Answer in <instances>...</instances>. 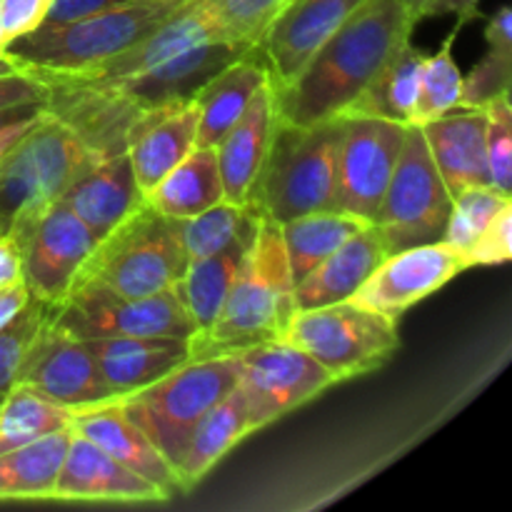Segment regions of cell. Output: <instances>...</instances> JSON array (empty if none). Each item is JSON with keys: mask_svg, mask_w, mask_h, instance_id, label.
Instances as JSON below:
<instances>
[{"mask_svg": "<svg viewBox=\"0 0 512 512\" xmlns=\"http://www.w3.org/2000/svg\"><path fill=\"white\" fill-rule=\"evenodd\" d=\"M415 20L398 0H365L305 63L298 78L275 90L278 118L315 125L345 115L395 50L408 43Z\"/></svg>", "mask_w": 512, "mask_h": 512, "instance_id": "6da1fadb", "label": "cell"}, {"mask_svg": "<svg viewBox=\"0 0 512 512\" xmlns=\"http://www.w3.org/2000/svg\"><path fill=\"white\" fill-rule=\"evenodd\" d=\"M293 288L280 223L260 218L218 318L188 340L190 360L238 355L250 345L280 338L295 313Z\"/></svg>", "mask_w": 512, "mask_h": 512, "instance_id": "7a4b0ae2", "label": "cell"}, {"mask_svg": "<svg viewBox=\"0 0 512 512\" xmlns=\"http://www.w3.org/2000/svg\"><path fill=\"white\" fill-rule=\"evenodd\" d=\"M340 133L343 115L315 125L278 118L248 208L280 225L305 213L335 210Z\"/></svg>", "mask_w": 512, "mask_h": 512, "instance_id": "3957f363", "label": "cell"}, {"mask_svg": "<svg viewBox=\"0 0 512 512\" xmlns=\"http://www.w3.org/2000/svg\"><path fill=\"white\" fill-rule=\"evenodd\" d=\"M188 0H128L115 8L85 15L63 25H40L8 45L25 73L68 75L123 53L160 23L178 13Z\"/></svg>", "mask_w": 512, "mask_h": 512, "instance_id": "277c9868", "label": "cell"}, {"mask_svg": "<svg viewBox=\"0 0 512 512\" xmlns=\"http://www.w3.org/2000/svg\"><path fill=\"white\" fill-rule=\"evenodd\" d=\"M185 265L188 260L173 220L143 203L95 243L75 285L145 298L175 288Z\"/></svg>", "mask_w": 512, "mask_h": 512, "instance_id": "5b68a950", "label": "cell"}, {"mask_svg": "<svg viewBox=\"0 0 512 512\" xmlns=\"http://www.w3.org/2000/svg\"><path fill=\"white\" fill-rule=\"evenodd\" d=\"M95 158L98 155L45 108L0 163V228L13 233L38 218L48 205L58 203L75 175Z\"/></svg>", "mask_w": 512, "mask_h": 512, "instance_id": "8992f818", "label": "cell"}, {"mask_svg": "<svg viewBox=\"0 0 512 512\" xmlns=\"http://www.w3.org/2000/svg\"><path fill=\"white\" fill-rule=\"evenodd\" d=\"M238 385V355L188 360L118 403L170 465H178L195 423Z\"/></svg>", "mask_w": 512, "mask_h": 512, "instance_id": "52a82bcc", "label": "cell"}, {"mask_svg": "<svg viewBox=\"0 0 512 512\" xmlns=\"http://www.w3.org/2000/svg\"><path fill=\"white\" fill-rule=\"evenodd\" d=\"M280 338L308 353L335 383L383 368L400 348L395 320L350 300L295 310Z\"/></svg>", "mask_w": 512, "mask_h": 512, "instance_id": "ba28073f", "label": "cell"}, {"mask_svg": "<svg viewBox=\"0 0 512 512\" xmlns=\"http://www.w3.org/2000/svg\"><path fill=\"white\" fill-rule=\"evenodd\" d=\"M450 208L453 195L435 168L423 128L408 125L398 165L373 218L388 255L443 238Z\"/></svg>", "mask_w": 512, "mask_h": 512, "instance_id": "9c48e42d", "label": "cell"}, {"mask_svg": "<svg viewBox=\"0 0 512 512\" xmlns=\"http://www.w3.org/2000/svg\"><path fill=\"white\" fill-rule=\"evenodd\" d=\"M55 323L75 338H110V335H138V338L190 340L195 328L175 290L123 298L93 285H75L68 298L50 308Z\"/></svg>", "mask_w": 512, "mask_h": 512, "instance_id": "30bf717a", "label": "cell"}, {"mask_svg": "<svg viewBox=\"0 0 512 512\" xmlns=\"http://www.w3.org/2000/svg\"><path fill=\"white\" fill-rule=\"evenodd\" d=\"M330 385H335L330 373L283 338L265 340L238 353V388L253 433L303 408Z\"/></svg>", "mask_w": 512, "mask_h": 512, "instance_id": "8fae6325", "label": "cell"}, {"mask_svg": "<svg viewBox=\"0 0 512 512\" xmlns=\"http://www.w3.org/2000/svg\"><path fill=\"white\" fill-rule=\"evenodd\" d=\"M23 253V283L40 303H63L98 238L65 203H53L23 228L13 230Z\"/></svg>", "mask_w": 512, "mask_h": 512, "instance_id": "7c38bea8", "label": "cell"}, {"mask_svg": "<svg viewBox=\"0 0 512 512\" xmlns=\"http://www.w3.org/2000/svg\"><path fill=\"white\" fill-rule=\"evenodd\" d=\"M405 128L375 115H343L335 210L373 223L398 165Z\"/></svg>", "mask_w": 512, "mask_h": 512, "instance_id": "4fadbf2b", "label": "cell"}, {"mask_svg": "<svg viewBox=\"0 0 512 512\" xmlns=\"http://www.w3.org/2000/svg\"><path fill=\"white\" fill-rule=\"evenodd\" d=\"M15 385L68 410L113 400L85 340L60 328L50 308L20 365Z\"/></svg>", "mask_w": 512, "mask_h": 512, "instance_id": "5bb4252c", "label": "cell"}, {"mask_svg": "<svg viewBox=\"0 0 512 512\" xmlns=\"http://www.w3.org/2000/svg\"><path fill=\"white\" fill-rule=\"evenodd\" d=\"M468 270L463 255L445 240L410 245L385 255L383 263L350 295V303L398 323L413 305L438 293Z\"/></svg>", "mask_w": 512, "mask_h": 512, "instance_id": "9a60e30c", "label": "cell"}, {"mask_svg": "<svg viewBox=\"0 0 512 512\" xmlns=\"http://www.w3.org/2000/svg\"><path fill=\"white\" fill-rule=\"evenodd\" d=\"M365 0H288L258 43L273 88L298 78L320 45L363 5Z\"/></svg>", "mask_w": 512, "mask_h": 512, "instance_id": "2e32d148", "label": "cell"}, {"mask_svg": "<svg viewBox=\"0 0 512 512\" xmlns=\"http://www.w3.org/2000/svg\"><path fill=\"white\" fill-rule=\"evenodd\" d=\"M248 50L250 48L228 43V40H208V43L193 45L153 68L143 70V73L100 80V83H108L143 113H155V110L193 100L215 73H220L225 65L238 60Z\"/></svg>", "mask_w": 512, "mask_h": 512, "instance_id": "e0dca14e", "label": "cell"}, {"mask_svg": "<svg viewBox=\"0 0 512 512\" xmlns=\"http://www.w3.org/2000/svg\"><path fill=\"white\" fill-rule=\"evenodd\" d=\"M73 430V428H70ZM53 500L75 503H168L170 495L110 458L80 433L70 435L55 478Z\"/></svg>", "mask_w": 512, "mask_h": 512, "instance_id": "ac0fdd59", "label": "cell"}, {"mask_svg": "<svg viewBox=\"0 0 512 512\" xmlns=\"http://www.w3.org/2000/svg\"><path fill=\"white\" fill-rule=\"evenodd\" d=\"M70 428L103 448L110 458L123 463L125 468L158 485L170 498L180 493L173 465L155 448L153 440L125 415L118 400H105V403L88 405V408L70 410Z\"/></svg>", "mask_w": 512, "mask_h": 512, "instance_id": "d6986e66", "label": "cell"}, {"mask_svg": "<svg viewBox=\"0 0 512 512\" xmlns=\"http://www.w3.org/2000/svg\"><path fill=\"white\" fill-rule=\"evenodd\" d=\"M208 40H223L220 38L218 23L213 20L210 10L205 8L203 0H188L178 13L170 15L165 23H160L153 33L140 38L123 53L105 58L100 63L90 65V68L78 70V73L58 75V78H75V80H113L125 78V75L143 73V70L153 68V65L163 63V60L173 58V55L183 53V50L193 48V45L208 43ZM48 78V75H43Z\"/></svg>", "mask_w": 512, "mask_h": 512, "instance_id": "ffe728a7", "label": "cell"}, {"mask_svg": "<svg viewBox=\"0 0 512 512\" xmlns=\"http://www.w3.org/2000/svg\"><path fill=\"white\" fill-rule=\"evenodd\" d=\"M85 345L93 353L100 378L113 400L148 388L150 383L165 378L190 360L188 340L178 338L110 335V338H88Z\"/></svg>", "mask_w": 512, "mask_h": 512, "instance_id": "44dd1931", "label": "cell"}, {"mask_svg": "<svg viewBox=\"0 0 512 512\" xmlns=\"http://www.w3.org/2000/svg\"><path fill=\"white\" fill-rule=\"evenodd\" d=\"M60 203L68 205L100 240L138 210L145 195L135 183L128 153H118L85 165L60 195Z\"/></svg>", "mask_w": 512, "mask_h": 512, "instance_id": "7402d4cb", "label": "cell"}, {"mask_svg": "<svg viewBox=\"0 0 512 512\" xmlns=\"http://www.w3.org/2000/svg\"><path fill=\"white\" fill-rule=\"evenodd\" d=\"M275 123H278V108H275V90L268 80L250 100L243 118L213 148L215 158H218L220 180H223V200L248 205L250 188H253L265 153H268Z\"/></svg>", "mask_w": 512, "mask_h": 512, "instance_id": "603a6c76", "label": "cell"}, {"mask_svg": "<svg viewBox=\"0 0 512 512\" xmlns=\"http://www.w3.org/2000/svg\"><path fill=\"white\" fill-rule=\"evenodd\" d=\"M485 125L488 118L483 108H455L420 125L435 168L453 198L473 185H490Z\"/></svg>", "mask_w": 512, "mask_h": 512, "instance_id": "cb8c5ba5", "label": "cell"}, {"mask_svg": "<svg viewBox=\"0 0 512 512\" xmlns=\"http://www.w3.org/2000/svg\"><path fill=\"white\" fill-rule=\"evenodd\" d=\"M385 255L388 250L378 228L373 223L365 225L295 283V310H310L348 300L365 283V278L383 263Z\"/></svg>", "mask_w": 512, "mask_h": 512, "instance_id": "d4e9b609", "label": "cell"}, {"mask_svg": "<svg viewBox=\"0 0 512 512\" xmlns=\"http://www.w3.org/2000/svg\"><path fill=\"white\" fill-rule=\"evenodd\" d=\"M270 80L268 65L258 50H248L215 73L195 95L198 133L195 148H215L225 133L243 118L250 100Z\"/></svg>", "mask_w": 512, "mask_h": 512, "instance_id": "484cf974", "label": "cell"}, {"mask_svg": "<svg viewBox=\"0 0 512 512\" xmlns=\"http://www.w3.org/2000/svg\"><path fill=\"white\" fill-rule=\"evenodd\" d=\"M195 133H198L195 98L158 110L145 120L125 150L140 193L148 195L195 148Z\"/></svg>", "mask_w": 512, "mask_h": 512, "instance_id": "4316f807", "label": "cell"}, {"mask_svg": "<svg viewBox=\"0 0 512 512\" xmlns=\"http://www.w3.org/2000/svg\"><path fill=\"white\" fill-rule=\"evenodd\" d=\"M253 433L250 430L248 410L240 388L235 385L223 400L213 405L203 418L195 423L183 455L175 465V478H178L180 493L193 490L235 445Z\"/></svg>", "mask_w": 512, "mask_h": 512, "instance_id": "83f0119b", "label": "cell"}, {"mask_svg": "<svg viewBox=\"0 0 512 512\" xmlns=\"http://www.w3.org/2000/svg\"><path fill=\"white\" fill-rule=\"evenodd\" d=\"M223 200L213 148H193L148 195L145 203L170 220H185Z\"/></svg>", "mask_w": 512, "mask_h": 512, "instance_id": "f1b7e54d", "label": "cell"}, {"mask_svg": "<svg viewBox=\"0 0 512 512\" xmlns=\"http://www.w3.org/2000/svg\"><path fill=\"white\" fill-rule=\"evenodd\" d=\"M253 238L185 265L183 275H180L173 290L180 303H183L190 323H193V335L205 333L215 323L225 303V295H228L230 285H233L235 273H238L240 263H243L245 250L250 248Z\"/></svg>", "mask_w": 512, "mask_h": 512, "instance_id": "f546056e", "label": "cell"}, {"mask_svg": "<svg viewBox=\"0 0 512 512\" xmlns=\"http://www.w3.org/2000/svg\"><path fill=\"white\" fill-rule=\"evenodd\" d=\"M423 63L425 55L410 40L403 43L345 115H375L410 125L418 108Z\"/></svg>", "mask_w": 512, "mask_h": 512, "instance_id": "4dcf8cb0", "label": "cell"}, {"mask_svg": "<svg viewBox=\"0 0 512 512\" xmlns=\"http://www.w3.org/2000/svg\"><path fill=\"white\" fill-rule=\"evenodd\" d=\"M70 435L73 430L65 428L0 455V500L53 498L55 478Z\"/></svg>", "mask_w": 512, "mask_h": 512, "instance_id": "1f68e13d", "label": "cell"}, {"mask_svg": "<svg viewBox=\"0 0 512 512\" xmlns=\"http://www.w3.org/2000/svg\"><path fill=\"white\" fill-rule=\"evenodd\" d=\"M365 225H370L368 220L355 218L350 213H340V210L305 213L280 225L295 283L305 278L315 265L323 263L330 253H335L345 240H350L358 230H363Z\"/></svg>", "mask_w": 512, "mask_h": 512, "instance_id": "d6a6232c", "label": "cell"}, {"mask_svg": "<svg viewBox=\"0 0 512 512\" xmlns=\"http://www.w3.org/2000/svg\"><path fill=\"white\" fill-rule=\"evenodd\" d=\"M260 215H255L248 205H235L220 200L213 208L185 220H173L175 233L188 263L208 255L220 253L235 243L250 240L258 230Z\"/></svg>", "mask_w": 512, "mask_h": 512, "instance_id": "836d02e7", "label": "cell"}, {"mask_svg": "<svg viewBox=\"0 0 512 512\" xmlns=\"http://www.w3.org/2000/svg\"><path fill=\"white\" fill-rule=\"evenodd\" d=\"M70 428V410L13 385L0 400V455Z\"/></svg>", "mask_w": 512, "mask_h": 512, "instance_id": "e575fe53", "label": "cell"}, {"mask_svg": "<svg viewBox=\"0 0 512 512\" xmlns=\"http://www.w3.org/2000/svg\"><path fill=\"white\" fill-rule=\"evenodd\" d=\"M460 25L463 23L458 20L453 33L445 38V43L440 45L433 55H425L423 75H420L418 108H415L413 123L410 125H425L460 105V95H463V73H460L458 63L453 60V43L455 38H458Z\"/></svg>", "mask_w": 512, "mask_h": 512, "instance_id": "d590c367", "label": "cell"}, {"mask_svg": "<svg viewBox=\"0 0 512 512\" xmlns=\"http://www.w3.org/2000/svg\"><path fill=\"white\" fill-rule=\"evenodd\" d=\"M512 203V195L498 193L490 185H473L465 188L453 198V208H450L448 223H445L443 238L448 245H453L468 263V253L480 235L493 225L500 210ZM470 268V265H468Z\"/></svg>", "mask_w": 512, "mask_h": 512, "instance_id": "8d00e7d4", "label": "cell"}, {"mask_svg": "<svg viewBox=\"0 0 512 512\" xmlns=\"http://www.w3.org/2000/svg\"><path fill=\"white\" fill-rule=\"evenodd\" d=\"M203 3L218 23L220 38L253 50L258 48L265 30L288 5V0H203Z\"/></svg>", "mask_w": 512, "mask_h": 512, "instance_id": "74e56055", "label": "cell"}, {"mask_svg": "<svg viewBox=\"0 0 512 512\" xmlns=\"http://www.w3.org/2000/svg\"><path fill=\"white\" fill-rule=\"evenodd\" d=\"M488 118L485 125V160H488L490 188L512 195V105L510 93L483 105Z\"/></svg>", "mask_w": 512, "mask_h": 512, "instance_id": "f35d334b", "label": "cell"}, {"mask_svg": "<svg viewBox=\"0 0 512 512\" xmlns=\"http://www.w3.org/2000/svg\"><path fill=\"white\" fill-rule=\"evenodd\" d=\"M48 308L50 305L30 298L28 305L8 325L0 328V400L15 385L20 365H23L30 343H33L45 315H48Z\"/></svg>", "mask_w": 512, "mask_h": 512, "instance_id": "ab89813d", "label": "cell"}, {"mask_svg": "<svg viewBox=\"0 0 512 512\" xmlns=\"http://www.w3.org/2000/svg\"><path fill=\"white\" fill-rule=\"evenodd\" d=\"M512 48L488 45V53L473 65L468 78L463 75V95L458 108H483L490 100L510 93Z\"/></svg>", "mask_w": 512, "mask_h": 512, "instance_id": "60d3db41", "label": "cell"}, {"mask_svg": "<svg viewBox=\"0 0 512 512\" xmlns=\"http://www.w3.org/2000/svg\"><path fill=\"white\" fill-rule=\"evenodd\" d=\"M512 203L505 205L498 213V218L493 220L488 230L480 235L478 243L470 248L468 253V265L470 268H478V265H500L505 260H510L512 255Z\"/></svg>", "mask_w": 512, "mask_h": 512, "instance_id": "b9f144b4", "label": "cell"}, {"mask_svg": "<svg viewBox=\"0 0 512 512\" xmlns=\"http://www.w3.org/2000/svg\"><path fill=\"white\" fill-rule=\"evenodd\" d=\"M53 0H0V28L5 40L15 43L45 23Z\"/></svg>", "mask_w": 512, "mask_h": 512, "instance_id": "7bdbcfd3", "label": "cell"}, {"mask_svg": "<svg viewBox=\"0 0 512 512\" xmlns=\"http://www.w3.org/2000/svg\"><path fill=\"white\" fill-rule=\"evenodd\" d=\"M45 88L43 80H38L30 73H13L0 78V110L18 108V105L28 103H45Z\"/></svg>", "mask_w": 512, "mask_h": 512, "instance_id": "ee69618b", "label": "cell"}, {"mask_svg": "<svg viewBox=\"0 0 512 512\" xmlns=\"http://www.w3.org/2000/svg\"><path fill=\"white\" fill-rule=\"evenodd\" d=\"M123 3H128V0H53L43 25H63L70 23V20L85 18V15L100 13V10L115 8V5Z\"/></svg>", "mask_w": 512, "mask_h": 512, "instance_id": "f6af8a7d", "label": "cell"}, {"mask_svg": "<svg viewBox=\"0 0 512 512\" xmlns=\"http://www.w3.org/2000/svg\"><path fill=\"white\" fill-rule=\"evenodd\" d=\"M23 283V253L10 233L0 235V288Z\"/></svg>", "mask_w": 512, "mask_h": 512, "instance_id": "bcb514c9", "label": "cell"}, {"mask_svg": "<svg viewBox=\"0 0 512 512\" xmlns=\"http://www.w3.org/2000/svg\"><path fill=\"white\" fill-rule=\"evenodd\" d=\"M485 40L495 48H512V10L503 5L498 13L490 15L488 28H485Z\"/></svg>", "mask_w": 512, "mask_h": 512, "instance_id": "7dc6e473", "label": "cell"}, {"mask_svg": "<svg viewBox=\"0 0 512 512\" xmlns=\"http://www.w3.org/2000/svg\"><path fill=\"white\" fill-rule=\"evenodd\" d=\"M28 300H30V293L28 288H25V283H15V285H8V288H0V328L8 325L10 320H13L15 315L28 305Z\"/></svg>", "mask_w": 512, "mask_h": 512, "instance_id": "c3c4849f", "label": "cell"}, {"mask_svg": "<svg viewBox=\"0 0 512 512\" xmlns=\"http://www.w3.org/2000/svg\"><path fill=\"white\" fill-rule=\"evenodd\" d=\"M43 113H45V110H43ZM43 113L28 115V118H20V120H15V123H8V125H3V128H0V163H3L5 155H8L10 150L18 145V140L23 138L25 133H28L30 125H33L35 120H38Z\"/></svg>", "mask_w": 512, "mask_h": 512, "instance_id": "681fc988", "label": "cell"}, {"mask_svg": "<svg viewBox=\"0 0 512 512\" xmlns=\"http://www.w3.org/2000/svg\"><path fill=\"white\" fill-rule=\"evenodd\" d=\"M445 13L458 15L460 23H465V20L478 15V0H433V5H430L428 10V18L430 15H445Z\"/></svg>", "mask_w": 512, "mask_h": 512, "instance_id": "f907efd6", "label": "cell"}, {"mask_svg": "<svg viewBox=\"0 0 512 512\" xmlns=\"http://www.w3.org/2000/svg\"><path fill=\"white\" fill-rule=\"evenodd\" d=\"M45 110V103H28V105H18V108H8L0 110V128L8 123H15L20 118H28V115H38Z\"/></svg>", "mask_w": 512, "mask_h": 512, "instance_id": "816d5d0a", "label": "cell"}, {"mask_svg": "<svg viewBox=\"0 0 512 512\" xmlns=\"http://www.w3.org/2000/svg\"><path fill=\"white\" fill-rule=\"evenodd\" d=\"M398 3L403 5L405 13H408L410 18L418 23V20L428 18V10H430V5H433V0H398Z\"/></svg>", "mask_w": 512, "mask_h": 512, "instance_id": "f5cc1de1", "label": "cell"}, {"mask_svg": "<svg viewBox=\"0 0 512 512\" xmlns=\"http://www.w3.org/2000/svg\"><path fill=\"white\" fill-rule=\"evenodd\" d=\"M3 233H5V230H3V228H0V235H3Z\"/></svg>", "mask_w": 512, "mask_h": 512, "instance_id": "db71d44e", "label": "cell"}]
</instances>
